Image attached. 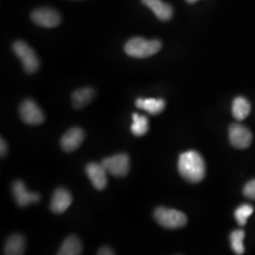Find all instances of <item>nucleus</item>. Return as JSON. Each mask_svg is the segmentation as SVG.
<instances>
[{
    "mask_svg": "<svg viewBox=\"0 0 255 255\" xmlns=\"http://www.w3.org/2000/svg\"><path fill=\"white\" fill-rule=\"evenodd\" d=\"M245 237V234L242 230L234 231L231 236V247L236 255H243L244 253V245H243V239Z\"/></svg>",
    "mask_w": 255,
    "mask_h": 255,
    "instance_id": "obj_20",
    "label": "nucleus"
},
{
    "mask_svg": "<svg viewBox=\"0 0 255 255\" xmlns=\"http://www.w3.org/2000/svg\"><path fill=\"white\" fill-rule=\"evenodd\" d=\"M189 4H194V3H196L198 0H186Z\"/></svg>",
    "mask_w": 255,
    "mask_h": 255,
    "instance_id": "obj_25",
    "label": "nucleus"
},
{
    "mask_svg": "<svg viewBox=\"0 0 255 255\" xmlns=\"http://www.w3.org/2000/svg\"><path fill=\"white\" fill-rule=\"evenodd\" d=\"M85 173L97 190H103L107 185V171L101 164L89 163L85 166Z\"/></svg>",
    "mask_w": 255,
    "mask_h": 255,
    "instance_id": "obj_10",
    "label": "nucleus"
},
{
    "mask_svg": "<svg viewBox=\"0 0 255 255\" xmlns=\"http://www.w3.org/2000/svg\"><path fill=\"white\" fill-rule=\"evenodd\" d=\"M32 21L40 27H57L61 23L60 13L51 8H40L31 13Z\"/></svg>",
    "mask_w": 255,
    "mask_h": 255,
    "instance_id": "obj_8",
    "label": "nucleus"
},
{
    "mask_svg": "<svg viewBox=\"0 0 255 255\" xmlns=\"http://www.w3.org/2000/svg\"><path fill=\"white\" fill-rule=\"evenodd\" d=\"M84 131L79 127L71 128L61 139L62 149L65 152H73L77 150L84 139Z\"/></svg>",
    "mask_w": 255,
    "mask_h": 255,
    "instance_id": "obj_11",
    "label": "nucleus"
},
{
    "mask_svg": "<svg viewBox=\"0 0 255 255\" xmlns=\"http://www.w3.org/2000/svg\"><path fill=\"white\" fill-rule=\"evenodd\" d=\"M21 119L28 125H40L45 121V114L36 102L32 100H25L19 108Z\"/></svg>",
    "mask_w": 255,
    "mask_h": 255,
    "instance_id": "obj_6",
    "label": "nucleus"
},
{
    "mask_svg": "<svg viewBox=\"0 0 255 255\" xmlns=\"http://www.w3.org/2000/svg\"><path fill=\"white\" fill-rule=\"evenodd\" d=\"M142 3L154 12L157 18L161 21H168L172 18L173 9L163 0H141Z\"/></svg>",
    "mask_w": 255,
    "mask_h": 255,
    "instance_id": "obj_13",
    "label": "nucleus"
},
{
    "mask_svg": "<svg viewBox=\"0 0 255 255\" xmlns=\"http://www.w3.org/2000/svg\"><path fill=\"white\" fill-rule=\"evenodd\" d=\"M179 172L182 178L191 183L200 182L204 179L206 167L203 158L197 151L190 150L181 154L178 163Z\"/></svg>",
    "mask_w": 255,
    "mask_h": 255,
    "instance_id": "obj_1",
    "label": "nucleus"
},
{
    "mask_svg": "<svg viewBox=\"0 0 255 255\" xmlns=\"http://www.w3.org/2000/svg\"><path fill=\"white\" fill-rule=\"evenodd\" d=\"M135 104H136L137 108L145 110L148 114H150L152 116L161 114L165 108V101L163 99L139 98V99H137Z\"/></svg>",
    "mask_w": 255,
    "mask_h": 255,
    "instance_id": "obj_15",
    "label": "nucleus"
},
{
    "mask_svg": "<svg viewBox=\"0 0 255 255\" xmlns=\"http://www.w3.org/2000/svg\"><path fill=\"white\" fill-rule=\"evenodd\" d=\"M12 194L17 205L20 207H26L31 203H37L41 200V196L36 192H29L26 184L22 181H15L12 183Z\"/></svg>",
    "mask_w": 255,
    "mask_h": 255,
    "instance_id": "obj_9",
    "label": "nucleus"
},
{
    "mask_svg": "<svg viewBox=\"0 0 255 255\" xmlns=\"http://www.w3.org/2000/svg\"><path fill=\"white\" fill-rule=\"evenodd\" d=\"M99 255H115V253L113 252V250L109 247L104 246L101 247V249L98 252Z\"/></svg>",
    "mask_w": 255,
    "mask_h": 255,
    "instance_id": "obj_24",
    "label": "nucleus"
},
{
    "mask_svg": "<svg viewBox=\"0 0 255 255\" xmlns=\"http://www.w3.org/2000/svg\"><path fill=\"white\" fill-rule=\"evenodd\" d=\"M102 166L107 173L114 177H126L130 169V159L126 153H119L108 158H105L101 162Z\"/></svg>",
    "mask_w": 255,
    "mask_h": 255,
    "instance_id": "obj_5",
    "label": "nucleus"
},
{
    "mask_svg": "<svg viewBox=\"0 0 255 255\" xmlns=\"http://www.w3.org/2000/svg\"><path fill=\"white\" fill-rule=\"evenodd\" d=\"M8 151V146L7 143L5 142V140L3 138H1L0 140V153H1V157L3 158L4 156H6Z\"/></svg>",
    "mask_w": 255,
    "mask_h": 255,
    "instance_id": "obj_23",
    "label": "nucleus"
},
{
    "mask_svg": "<svg viewBox=\"0 0 255 255\" xmlns=\"http://www.w3.org/2000/svg\"><path fill=\"white\" fill-rule=\"evenodd\" d=\"M96 95V92L92 87H83L74 92L71 96L72 105L75 109H82L91 102Z\"/></svg>",
    "mask_w": 255,
    "mask_h": 255,
    "instance_id": "obj_16",
    "label": "nucleus"
},
{
    "mask_svg": "<svg viewBox=\"0 0 255 255\" xmlns=\"http://www.w3.org/2000/svg\"><path fill=\"white\" fill-rule=\"evenodd\" d=\"M14 54L22 62L24 70L27 74H33L40 68V60L35 51L24 41H16L12 45Z\"/></svg>",
    "mask_w": 255,
    "mask_h": 255,
    "instance_id": "obj_4",
    "label": "nucleus"
},
{
    "mask_svg": "<svg viewBox=\"0 0 255 255\" xmlns=\"http://www.w3.org/2000/svg\"><path fill=\"white\" fill-rule=\"evenodd\" d=\"M73 198L71 193L65 188H58L55 190L50 201L49 208L54 214H63L71 205Z\"/></svg>",
    "mask_w": 255,
    "mask_h": 255,
    "instance_id": "obj_12",
    "label": "nucleus"
},
{
    "mask_svg": "<svg viewBox=\"0 0 255 255\" xmlns=\"http://www.w3.org/2000/svg\"><path fill=\"white\" fill-rule=\"evenodd\" d=\"M233 116L237 120H243L246 119L251 112V105L246 99L242 97H238L234 102L232 107Z\"/></svg>",
    "mask_w": 255,
    "mask_h": 255,
    "instance_id": "obj_19",
    "label": "nucleus"
},
{
    "mask_svg": "<svg viewBox=\"0 0 255 255\" xmlns=\"http://www.w3.org/2000/svg\"><path fill=\"white\" fill-rule=\"evenodd\" d=\"M229 139L232 146L238 149H244L251 146L253 135L243 125L233 124L229 128Z\"/></svg>",
    "mask_w": 255,
    "mask_h": 255,
    "instance_id": "obj_7",
    "label": "nucleus"
},
{
    "mask_svg": "<svg viewBox=\"0 0 255 255\" xmlns=\"http://www.w3.org/2000/svg\"><path fill=\"white\" fill-rule=\"evenodd\" d=\"M26 251V239L20 234H14L8 238L4 254L6 255H22Z\"/></svg>",
    "mask_w": 255,
    "mask_h": 255,
    "instance_id": "obj_14",
    "label": "nucleus"
},
{
    "mask_svg": "<svg viewBox=\"0 0 255 255\" xmlns=\"http://www.w3.org/2000/svg\"><path fill=\"white\" fill-rule=\"evenodd\" d=\"M132 121L133 123L131 124V127H130L131 133L136 137L146 135L149 128L148 119L145 116H141L137 113H134L132 115Z\"/></svg>",
    "mask_w": 255,
    "mask_h": 255,
    "instance_id": "obj_18",
    "label": "nucleus"
},
{
    "mask_svg": "<svg viewBox=\"0 0 255 255\" xmlns=\"http://www.w3.org/2000/svg\"><path fill=\"white\" fill-rule=\"evenodd\" d=\"M154 219L158 224L166 229H180L187 224V217L181 211L158 207L154 211Z\"/></svg>",
    "mask_w": 255,
    "mask_h": 255,
    "instance_id": "obj_3",
    "label": "nucleus"
},
{
    "mask_svg": "<svg viewBox=\"0 0 255 255\" xmlns=\"http://www.w3.org/2000/svg\"><path fill=\"white\" fill-rule=\"evenodd\" d=\"M253 212H254V208L249 204H243L239 206L235 212V218L237 223L240 226H244L247 223L248 219L252 216Z\"/></svg>",
    "mask_w": 255,
    "mask_h": 255,
    "instance_id": "obj_21",
    "label": "nucleus"
},
{
    "mask_svg": "<svg viewBox=\"0 0 255 255\" xmlns=\"http://www.w3.org/2000/svg\"><path fill=\"white\" fill-rule=\"evenodd\" d=\"M243 193L248 199L255 201V180H253L247 183L243 189Z\"/></svg>",
    "mask_w": 255,
    "mask_h": 255,
    "instance_id": "obj_22",
    "label": "nucleus"
},
{
    "mask_svg": "<svg viewBox=\"0 0 255 255\" xmlns=\"http://www.w3.org/2000/svg\"><path fill=\"white\" fill-rule=\"evenodd\" d=\"M82 241L77 236H69L67 237L62 246L60 247L58 255H82Z\"/></svg>",
    "mask_w": 255,
    "mask_h": 255,
    "instance_id": "obj_17",
    "label": "nucleus"
},
{
    "mask_svg": "<svg viewBox=\"0 0 255 255\" xmlns=\"http://www.w3.org/2000/svg\"><path fill=\"white\" fill-rule=\"evenodd\" d=\"M162 48L159 40H146L142 37H135L128 40L124 46L126 54L132 58L143 59L158 53Z\"/></svg>",
    "mask_w": 255,
    "mask_h": 255,
    "instance_id": "obj_2",
    "label": "nucleus"
}]
</instances>
